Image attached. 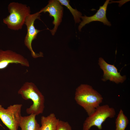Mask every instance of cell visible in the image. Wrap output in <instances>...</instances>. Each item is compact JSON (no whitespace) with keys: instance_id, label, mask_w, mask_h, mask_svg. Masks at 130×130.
<instances>
[{"instance_id":"cell-1","label":"cell","mask_w":130,"mask_h":130,"mask_svg":"<svg viewBox=\"0 0 130 130\" xmlns=\"http://www.w3.org/2000/svg\"><path fill=\"white\" fill-rule=\"evenodd\" d=\"M74 98L77 103L83 107L88 116L100 106L103 98L101 95L89 85L82 84L76 89Z\"/></svg>"},{"instance_id":"cell-2","label":"cell","mask_w":130,"mask_h":130,"mask_svg":"<svg viewBox=\"0 0 130 130\" xmlns=\"http://www.w3.org/2000/svg\"><path fill=\"white\" fill-rule=\"evenodd\" d=\"M18 92L24 99H30L33 102L32 104L26 110L27 114L37 116L43 113L45 108L44 97L34 83L25 82Z\"/></svg>"},{"instance_id":"cell-3","label":"cell","mask_w":130,"mask_h":130,"mask_svg":"<svg viewBox=\"0 0 130 130\" xmlns=\"http://www.w3.org/2000/svg\"><path fill=\"white\" fill-rule=\"evenodd\" d=\"M8 9L10 14L3 19V23L11 30L22 29L26 18L31 14L30 7L26 4L12 2L8 5Z\"/></svg>"},{"instance_id":"cell-4","label":"cell","mask_w":130,"mask_h":130,"mask_svg":"<svg viewBox=\"0 0 130 130\" xmlns=\"http://www.w3.org/2000/svg\"><path fill=\"white\" fill-rule=\"evenodd\" d=\"M116 114L115 109L107 104L99 106L91 115L88 116L83 124V130H89L93 126L99 130L102 129V125L108 118L114 117Z\"/></svg>"},{"instance_id":"cell-5","label":"cell","mask_w":130,"mask_h":130,"mask_svg":"<svg viewBox=\"0 0 130 130\" xmlns=\"http://www.w3.org/2000/svg\"><path fill=\"white\" fill-rule=\"evenodd\" d=\"M22 106L21 104H15L5 109L0 104V119L9 130H18Z\"/></svg>"},{"instance_id":"cell-6","label":"cell","mask_w":130,"mask_h":130,"mask_svg":"<svg viewBox=\"0 0 130 130\" xmlns=\"http://www.w3.org/2000/svg\"><path fill=\"white\" fill-rule=\"evenodd\" d=\"M40 15L39 11L32 14H30L26 18L25 24L26 26L27 33L24 39V43L30 51L32 56L34 58L43 57L42 52L35 53L33 50L32 47V41L36 39L38 33L41 31L36 28L34 26L36 20L40 19Z\"/></svg>"},{"instance_id":"cell-7","label":"cell","mask_w":130,"mask_h":130,"mask_svg":"<svg viewBox=\"0 0 130 130\" xmlns=\"http://www.w3.org/2000/svg\"><path fill=\"white\" fill-rule=\"evenodd\" d=\"M11 64H19L29 67L28 60L22 55L10 50L0 49V70L4 69Z\"/></svg>"},{"instance_id":"cell-8","label":"cell","mask_w":130,"mask_h":130,"mask_svg":"<svg viewBox=\"0 0 130 130\" xmlns=\"http://www.w3.org/2000/svg\"><path fill=\"white\" fill-rule=\"evenodd\" d=\"M63 9V7L58 0H52L49 1L48 4L39 11L40 13L47 12L50 16L53 18V23L54 27L53 29L50 30L52 35L55 34L61 22Z\"/></svg>"},{"instance_id":"cell-9","label":"cell","mask_w":130,"mask_h":130,"mask_svg":"<svg viewBox=\"0 0 130 130\" xmlns=\"http://www.w3.org/2000/svg\"><path fill=\"white\" fill-rule=\"evenodd\" d=\"M99 64L104 72L103 80H109L118 84L123 83L125 80L126 77L121 76L114 65L107 63L102 58H99Z\"/></svg>"},{"instance_id":"cell-10","label":"cell","mask_w":130,"mask_h":130,"mask_svg":"<svg viewBox=\"0 0 130 130\" xmlns=\"http://www.w3.org/2000/svg\"><path fill=\"white\" fill-rule=\"evenodd\" d=\"M110 1L106 0L102 6H100L97 12L92 16L90 17L86 15L81 16V18L82 20L78 26L79 30L81 31L82 28L85 25L93 21H99L103 22L104 25L111 26L110 22L108 21L106 17L107 6Z\"/></svg>"},{"instance_id":"cell-11","label":"cell","mask_w":130,"mask_h":130,"mask_svg":"<svg viewBox=\"0 0 130 130\" xmlns=\"http://www.w3.org/2000/svg\"><path fill=\"white\" fill-rule=\"evenodd\" d=\"M36 116L32 114L22 116L19 126L21 130H40V127L36 119Z\"/></svg>"},{"instance_id":"cell-12","label":"cell","mask_w":130,"mask_h":130,"mask_svg":"<svg viewBox=\"0 0 130 130\" xmlns=\"http://www.w3.org/2000/svg\"><path fill=\"white\" fill-rule=\"evenodd\" d=\"M40 130H56L59 120L54 113H51L46 117H41Z\"/></svg>"},{"instance_id":"cell-13","label":"cell","mask_w":130,"mask_h":130,"mask_svg":"<svg viewBox=\"0 0 130 130\" xmlns=\"http://www.w3.org/2000/svg\"><path fill=\"white\" fill-rule=\"evenodd\" d=\"M129 123L127 117L121 109L115 121L116 130H125Z\"/></svg>"},{"instance_id":"cell-14","label":"cell","mask_w":130,"mask_h":130,"mask_svg":"<svg viewBox=\"0 0 130 130\" xmlns=\"http://www.w3.org/2000/svg\"><path fill=\"white\" fill-rule=\"evenodd\" d=\"M61 5L65 6L69 9L73 15L75 23H79L81 21L80 19L82 13L76 9L72 8L69 4V0H58Z\"/></svg>"},{"instance_id":"cell-15","label":"cell","mask_w":130,"mask_h":130,"mask_svg":"<svg viewBox=\"0 0 130 130\" xmlns=\"http://www.w3.org/2000/svg\"><path fill=\"white\" fill-rule=\"evenodd\" d=\"M56 130H72V128L68 122L59 120Z\"/></svg>"},{"instance_id":"cell-16","label":"cell","mask_w":130,"mask_h":130,"mask_svg":"<svg viewBox=\"0 0 130 130\" xmlns=\"http://www.w3.org/2000/svg\"><path fill=\"white\" fill-rule=\"evenodd\" d=\"M0 126H2V125L0 124Z\"/></svg>"}]
</instances>
